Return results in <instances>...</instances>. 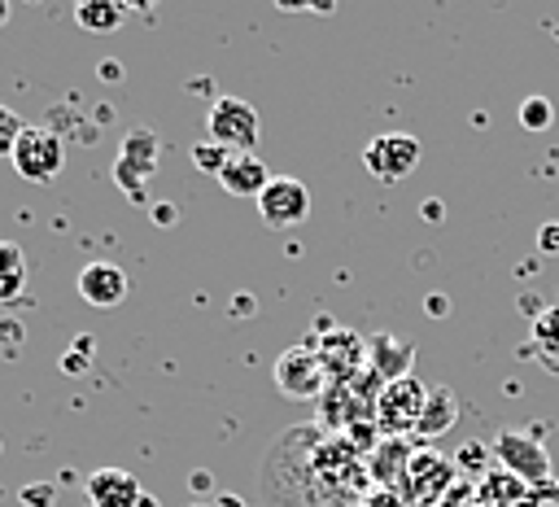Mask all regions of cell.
Segmentation results:
<instances>
[{
    "label": "cell",
    "mask_w": 559,
    "mask_h": 507,
    "mask_svg": "<svg viewBox=\"0 0 559 507\" xmlns=\"http://www.w3.org/2000/svg\"><path fill=\"white\" fill-rule=\"evenodd\" d=\"M424 219L437 223V219H441V201H424Z\"/></svg>",
    "instance_id": "obj_30"
},
{
    "label": "cell",
    "mask_w": 559,
    "mask_h": 507,
    "mask_svg": "<svg viewBox=\"0 0 559 507\" xmlns=\"http://www.w3.org/2000/svg\"><path fill=\"white\" fill-rule=\"evenodd\" d=\"M314 354H319V363L328 372V385H345V380H354L367 367V341L354 328H341V323L319 332Z\"/></svg>",
    "instance_id": "obj_9"
},
{
    "label": "cell",
    "mask_w": 559,
    "mask_h": 507,
    "mask_svg": "<svg viewBox=\"0 0 559 507\" xmlns=\"http://www.w3.org/2000/svg\"><path fill=\"white\" fill-rule=\"evenodd\" d=\"M489 450H493V459H498L502 472L520 476V481L533 485V490H546V481H550V455H546V446H542L533 433H524V428H502Z\"/></svg>",
    "instance_id": "obj_4"
},
{
    "label": "cell",
    "mask_w": 559,
    "mask_h": 507,
    "mask_svg": "<svg viewBox=\"0 0 559 507\" xmlns=\"http://www.w3.org/2000/svg\"><path fill=\"white\" fill-rule=\"evenodd\" d=\"M157 170V135L148 127H135L127 131L118 157H114V184L131 197V201H144V184L153 179Z\"/></svg>",
    "instance_id": "obj_8"
},
{
    "label": "cell",
    "mask_w": 559,
    "mask_h": 507,
    "mask_svg": "<svg viewBox=\"0 0 559 507\" xmlns=\"http://www.w3.org/2000/svg\"><path fill=\"white\" fill-rule=\"evenodd\" d=\"M271 376H275V389L284 398H293V402H319L323 389H328V372H323V363L314 354V341L280 350Z\"/></svg>",
    "instance_id": "obj_2"
},
{
    "label": "cell",
    "mask_w": 559,
    "mask_h": 507,
    "mask_svg": "<svg viewBox=\"0 0 559 507\" xmlns=\"http://www.w3.org/2000/svg\"><path fill=\"white\" fill-rule=\"evenodd\" d=\"M22 131H26V122L9 105H0V157H13V144H17Z\"/></svg>",
    "instance_id": "obj_23"
},
{
    "label": "cell",
    "mask_w": 559,
    "mask_h": 507,
    "mask_svg": "<svg viewBox=\"0 0 559 507\" xmlns=\"http://www.w3.org/2000/svg\"><path fill=\"white\" fill-rule=\"evenodd\" d=\"M22 503H31V507H52V485H48V481L26 485V490H22Z\"/></svg>",
    "instance_id": "obj_27"
},
{
    "label": "cell",
    "mask_w": 559,
    "mask_h": 507,
    "mask_svg": "<svg viewBox=\"0 0 559 507\" xmlns=\"http://www.w3.org/2000/svg\"><path fill=\"white\" fill-rule=\"evenodd\" d=\"M122 17H127V9L114 4V0H83V4L74 9V22H79L83 31H92V35H109V31H118Z\"/></svg>",
    "instance_id": "obj_20"
},
{
    "label": "cell",
    "mask_w": 559,
    "mask_h": 507,
    "mask_svg": "<svg viewBox=\"0 0 559 507\" xmlns=\"http://www.w3.org/2000/svg\"><path fill=\"white\" fill-rule=\"evenodd\" d=\"M524 354H533L542 367L559 363V302H555V306H542V310L533 315L528 350H524Z\"/></svg>",
    "instance_id": "obj_18"
},
{
    "label": "cell",
    "mask_w": 559,
    "mask_h": 507,
    "mask_svg": "<svg viewBox=\"0 0 559 507\" xmlns=\"http://www.w3.org/2000/svg\"><path fill=\"white\" fill-rule=\"evenodd\" d=\"M153 223H175V205L170 201H157L153 205Z\"/></svg>",
    "instance_id": "obj_29"
},
{
    "label": "cell",
    "mask_w": 559,
    "mask_h": 507,
    "mask_svg": "<svg viewBox=\"0 0 559 507\" xmlns=\"http://www.w3.org/2000/svg\"><path fill=\"white\" fill-rule=\"evenodd\" d=\"M485 459H493V450L480 446V441H467V446H459V455H454L459 468H485ZM485 472H489V468H485ZM485 472H480V476H485Z\"/></svg>",
    "instance_id": "obj_24"
},
{
    "label": "cell",
    "mask_w": 559,
    "mask_h": 507,
    "mask_svg": "<svg viewBox=\"0 0 559 507\" xmlns=\"http://www.w3.org/2000/svg\"><path fill=\"white\" fill-rule=\"evenodd\" d=\"M214 507H245V503H240V498H231V494H223V498H218Z\"/></svg>",
    "instance_id": "obj_31"
},
{
    "label": "cell",
    "mask_w": 559,
    "mask_h": 507,
    "mask_svg": "<svg viewBox=\"0 0 559 507\" xmlns=\"http://www.w3.org/2000/svg\"><path fill=\"white\" fill-rule=\"evenodd\" d=\"M459 393L450 389V385H428V398H424V415H419V428H415V437H424V441H432V437H441V433H450L454 424H459Z\"/></svg>",
    "instance_id": "obj_17"
},
{
    "label": "cell",
    "mask_w": 559,
    "mask_h": 507,
    "mask_svg": "<svg viewBox=\"0 0 559 507\" xmlns=\"http://www.w3.org/2000/svg\"><path fill=\"white\" fill-rule=\"evenodd\" d=\"M537 249L550 254V258L559 254V223H542V227H537Z\"/></svg>",
    "instance_id": "obj_28"
},
{
    "label": "cell",
    "mask_w": 559,
    "mask_h": 507,
    "mask_svg": "<svg viewBox=\"0 0 559 507\" xmlns=\"http://www.w3.org/2000/svg\"><path fill=\"white\" fill-rule=\"evenodd\" d=\"M140 507H157V498H148V494H144V503H140Z\"/></svg>",
    "instance_id": "obj_32"
},
{
    "label": "cell",
    "mask_w": 559,
    "mask_h": 507,
    "mask_svg": "<svg viewBox=\"0 0 559 507\" xmlns=\"http://www.w3.org/2000/svg\"><path fill=\"white\" fill-rule=\"evenodd\" d=\"M4 17H9V4H4V0H0V22H4Z\"/></svg>",
    "instance_id": "obj_33"
},
{
    "label": "cell",
    "mask_w": 559,
    "mask_h": 507,
    "mask_svg": "<svg viewBox=\"0 0 559 507\" xmlns=\"http://www.w3.org/2000/svg\"><path fill=\"white\" fill-rule=\"evenodd\" d=\"M424 398H428L424 380H415V376L389 380L380 389V398H376V428H380V437H411L419 428Z\"/></svg>",
    "instance_id": "obj_3"
},
{
    "label": "cell",
    "mask_w": 559,
    "mask_h": 507,
    "mask_svg": "<svg viewBox=\"0 0 559 507\" xmlns=\"http://www.w3.org/2000/svg\"><path fill=\"white\" fill-rule=\"evenodd\" d=\"M83 494L92 507H140L144 503V485L127 468H96L83 481Z\"/></svg>",
    "instance_id": "obj_11"
},
{
    "label": "cell",
    "mask_w": 559,
    "mask_h": 507,
    "mask_svg": "<svg viewBox=\"0 0 559 507\" xmlns=\"http://www.w3.org/2000/svg\"><path fill=\"white\" fill-rule=\"evenodd\" d=\"M454 485H459L454 455H441L432 446H415V455L406 463V481L397 485V494L406 498V507H441V498Z\"/></svg>",
    "instance_id": "obj_1"
},
{
    "label": "cell",
    "mask_w": 559,
    "mask_h": 507,
    "mask_svg": "<svg viewBox=\"0 0 559 507\" xmlns=\"http://www.w3.org/2000/svg\"><path fill=\"white\" fill-rule=\"evenodd\" d=\"M555 122V105L546 96H524L520 101V127L524 131H546Z\"/></svg>",
    "instance_id": "obj_21"
},
{
    "label": "cell",
    "mask_w": 559,
    "mask_h": 507,
    "mask_svg": "<svg viewBox=\"0 0 559 507\" xmlns=\"http://www.w3.org/2000/svg\"><path fill=\"white\" fill-rule=\"evenodd\" d=\"M476 498H480V507H537L542 503V494L533 485H524L520 476H511L502 468H489L476 481Z\"/></svg>",
    "instance_id": "obj_14"
},
{
    "label": "cell",
    "mask_w": 559,
    "mask_h": 507,
    "mask_svg": "<svg viewBox=\"0 0 559 507\" xmlns=\"http://www.w3.org/2000/svg\"><path fill=\"white\" fill-rule=\"evenodd\" d=\"M411 455H415V446H411L406 437H380V441L367 450V459H362L371 485L397 490V485L406 481V463H411Z\"/></svg>",
    "instance_id": "obj_12"
},
{
    "label": "cell",
    "mask_w": 559,
    "mask_h": 507,
    "mask_svg": "<svg viewBox=\"0 0 559 507\" xmlns=\"http://www.w3.org/2000/svg\"><path fill=\"white\" fill-rule=\"evenodd\" d=\"M358 507H406V498L397 494V490H384V485H371L362 498H358Z\"/></svg>",
    "instance_id": "obj_25"
},
{
    "label": "cell",
    "mask_w": 559,
    "mask_h": 507,
    "mask_svg": "<svg viewBox=\"0 0 559 507\" xmlns=\"http://www.w3.org/2000/svg\"><path fill=\"white\" fill-rule=\"evenodd\" d=\"M441 507H480V498H476V485L472 481H459L445 498H441Z\"/></svg>",
    "instance_id": "obj_26"
},
{
    "label": "cell",
    "mask_w": 559,
    "mask_h": 507,
    "mask_svg": "<svg viewBox=\"0 0 559 507\" xmlns=\"http://www.w3.org/2000/svg\"><path fill=\"white\" fill-rule=\"evenodd\" d=\"M26 288V254L13 240H0V306L17 302Z\"/></svg>",
    "instance_id": "obj_19"
},
{
    "label": "cell",
    "mask_w": 559,
    "mask_h": 507,
    "mask_svg": "<svg viewBox=\"0 0 559 507\" xmlns=\"http://www.w3.org/2000/svg\"><path fill=\"white\" fill-rule=\"evenodd\" d=\"M258 127H262V122H258V109H253L249 101H240V96H218V101L210 105V114H205L210 140L223 144V149H231V153H253Z\"/></svg>",
    "instance_id": "obj_6"
},
{
    "label": "cell",
    "mask_w": 559,
    "mask_h": 507,
    "mask_svg": "<svg viewBox=\"0 0 559 507\" xmlns=\"http://www.w3.org/2000/svg\"><path fill=\"white\" fill-rule=\"evenodd\" d=\"M271 179H275V175L266 170V162H262L258 153H231V162H227L223 175H218L223 192H231V197H253V201L266 192Z\"/></svg>",
    "instance_id": "obj_16"
},
{
    "label": "cell",
    "mask_w": 559,
    "mask_h": 507,
    "mask_svg": "<svg viewBox=\"0 0 559 507\" xmlns=\"http://www.w3.org/2000/svg\"><path fill=\"white\" fill-rule=\"evenodd\" d=\"M192 507H214V503H192Z\"/></svg>",
    "instance_id": "obj_34"
},
{
    "label": "cell",
    "mask_w": 559,
    "mask_h": 507,
    "mask_svg": "<svg viewBox=\"0 0 559 507\" xmlns=\"http://www.w3.org/2000/svg\"><path fill=\"white\" fill-rule=\"evenodd\" d=\"M231 162V149H223V144H214V140H205V144H192V166H201L205 175H223V166Z\"/></svg>",
    "instance_id": "obj_22"
},
{
    "label": "cell",
    "mask_w": 559,
    "mask_h": 507,
    "mask_svg": "<svg viewBox=\"0 0 559 507\" xmlns=\"http://www.w3.org/2000/svg\"><path fill=\"white\" fill-rule=\"evenodd\" d=\"M258 214H262L266 227H280V232L306 223L310 219V192H306V184L301 179H288V175H275L266 184V192L258 197Z\"/></svg>",
    "instance_id": "obj_10"
},
{
    "label": "cell",
    "mask_w": 559,
    "mask_h": 507,
    "mask_svg": "<svg viewBox=\"0 0 559 507\" xmlns=\"http://www.w3.org/2000/svg\"><path fill=\"white\" fill-rule=\"evenodd\" d=\"M411 363H415V345H411V341H397L393 332H376V337L367 341V367H371L384 385L411 376Z\"/></svg>",
    "instance_id": "obj_15"
},
{
    "label": "cell",
    "mask_w": 559,
    "mask_h": 507,
    "mask_svg": "<svg viewBox=\"0 0 559 507\" xmlns=\"http://www.w3.org/2000/svg\"><path fill=\"white\" fill-rule=\"evenodd\" d=\"M127 271L122 267H114V262H87L83 271H79V297L87 302V306H100V310H109V306H118L122 297H127Z\"/></svg>",
    "instance_id": "obj_13"
},
{
    "label": "cell",
    "mask_w": 559,
    "mask_h": 507,
    "mask_svg": "<svg viewBox=\"0 0 559 507\" xmlns=\"http://www.w3.org/2000/svg\"><path fill=\"white\" fill-rule=\"evenodd\" d=\"M13 170L26 179V184H52L66 166V144L52 127H26L13 144Z\"/></svg>",
    "instance_id": "obj_5"
},
{
    "label": "cell",
    "mask_w": 559,
    "mask_h": 507,
    "mask_svg": "<svg viewBox=\"0 0 559 507\" xmlns=\"http://www.w3.org/2000/svg\"><path fill=\"white\" fill-rule=\"evenodd\" d=\"M419 157H424V144H419L411 131H384V135L367 140V149H362V166H367L380 184L406 179V175L419 166Z\"/></svg>",
    "instance_id": "obj_7"
}]
</instances>
